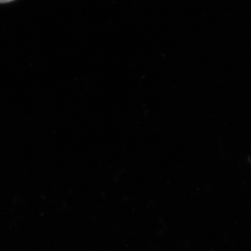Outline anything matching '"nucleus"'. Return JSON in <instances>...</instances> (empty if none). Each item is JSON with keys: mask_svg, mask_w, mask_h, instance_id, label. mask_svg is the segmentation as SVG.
Instances as JSON below:
<instances>
[{"mask_svg": "<svg viewBox=\"0 0 251 251\" xmlns=\"http://www.w3.org/2000/svg\"><path fill=\"white\" fill-rule=\"evenodd\" d=\"M12 1H14V0H0V3H7Z\"/></svg>", "mask_w": 251, "mask_h": 251, "instance_id": "1", "label": "nucleus"}]
</instances>
